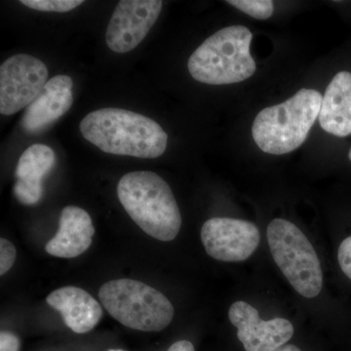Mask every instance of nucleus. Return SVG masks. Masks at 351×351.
Here are the masks:
<instances>
[{
	"label": "nucleus",
	"instance_id": "14",
	"mask_svg": "<svg viewBox=\"0 0 351 351\" xmlns=\"http://www.w3.org/2000/svg\"><path fill=\"white\" fill-rule=\"evenodd\" d=\"M46 302L62 314L64 324L76 334H85L103 317L101 304L82 288L68 286L53 291Z\"/></svg>",
	"mask_w": 351,
	"mask_h": 351
},
{
	"label": "nucleus",
	"instance_id": "6",
	"mask_svg": "<svg viewBox=\"0 0 351 351\" xmlns=\"http://www.w3.org/2000/svg\"><path fill=\"white\" fill-rule=\"evenodd\" d=\"M267 241L274 262L302 297H317L322 290L319 258L309 240L294 223L274 219L267 226Z\"/></svg>",
	"mask_w": 351,
	"mask_h": 351
},
{
	"label": "nucleus",
	"instance_id": "17",
	"mask_svg": "<svg viewBox=\"0 0 351 351\" xmlns=\"http://www.w3.org/2000/svg\"><path fill=\"white\" fill-rule=\"evenodd\" d=\"M21 3L34 10L64 13L82 5V0H22Z\"/></svg>",
	"mask_w": 351,
	"mask_h": 351
},
{
	"label": "nucleus",
	"instance_id": "1",
	"mask_svg": "<svg viewBox=\"0 0 351 351\" xmlns=\"http://www.w3.org/2000/svg\"><path fill=\"white\" fill-rule=\"evenodd\" d=\"M80 129L88 142L106 154L157 158L167 149L168 136L162 127L141 113L122 108L88 113Z\"/></svg>",
	"mask_w": 351,
	"mask_h": 351
},
{
	"label": "nucleus",
	"instance_id": "8",
	"mask_svg": "<svg viewBox=\"0 0 351 351\" xmlns=\"http://www.w3.org/2000/svg\"><path fill=\"white\" fill-rule=\"evenodd\" d=\"M257 226L244 219L212 218L201 228V241L210 257L221 262H242L260 243Z\"/></svg>",
	"mask_w": 351,
	"mask_h": 351
},
{
	"label": "nucleus",
	"instance_id": "23",
	"mask_svg": "<svg viewBox=\"0 0 351 351\" xmlns=\"http://www.w3.org/2000/svg\"><path fill=\"white\" fill-rule=\"evenodd\" d=\"M348 158H350V160L351 161V149H350V152H348Z\"/></svg>",
	"mask_w": 351,
	"mask_h": 351
},
{
	"label": "nucleus",
	"instance_id": "15",
	"mask_svg": "<svg viewBox=\"0 0 351 351\" xmlns=\"http://www.w3.org/2000/svg\"><path fill=\"white\" fill-rule=\"evenodd\" d=\"M321 128L337 137L351 134V73H337L323 96L319 114Z\"/></svg>",
	"mask_w": 351,
	"mask_h": 351
},
{
	"label": "nucleus",
	"instance_id": "16",
	"mask_svg": "<svg viewBox=\"0 0 351 351\" xmlns=\"http://www.w3.org/2000/svg\"><path fill=\"white\" fill-rule=\"evenodd\" d=\"M228 4L258 20H267L271 17L274 11L271 0H228Z\"/></svg>",
	"mask_w": 351,
	"mask_h": 351
},
{
	"label": "nucleus",
	"instance_id": "9",
	"mask_svg": "<svg viewBox=\"0 0 351 351\" xmlns=\"http://www.w3.org/2000/svg\"><path fill=\"white\" fill-rule=\"evenodd\" d=\"M162 6L160 0L119 1L106 32L108 48L119 54L135 49L156 24Z\"/></svg>",
	"mask_w": 351,
	"mask_h": 351
},
{
	"label": "nucleus",
	"instance_id": "22",
	"mask_svg": "<svg viewBox=\"0 0 351 351\" xmlns=\"http://www.w3.org/2000/svg\"><path fill=\"white\" fill-rule=\"evenodd\" d=\"M274 351H302L299 348H297L295 346L293 345H287L281 346L278 350Z\"/></svg>",
	"mask_w": 351,
	"mask_h": 351
},
{
	"label": "nucleus",
	"instance_id": "12",
	"mask_svg": "<svg viewBox=\"0 0 351 351\" xmlns=\"http://www.w3.org/2000/svg\"><path fill=\"white\" fill-rule=\"evenodd\" d=\"M56 161L55 152L46 145L36 144L27 147L16 167L17 182L13 186V193L24 205H34L43 196V181Z\"/></svg>",
	"mask_w": 351,
	"mask_h": 351
},
{
	"label": "nucleus",
	"instance_id": "11",
	"mask_svg": "<svg viewBox=\"0 0 351 351\" xmlns=\"http://www.w3.org/2000/svg\"><path fill=\"white\" fill-rule=\"evenodd\" d=\"M71 77L58 75L46 83L43 91L25 108L21 120L23 131L36 135L47 130L69 112L73 104Z\"/></svg>",
	"mask_w": 351,
	"mask_h": 351
},
{
	"label": "nucleus",
	"instance_id": "7",
	"mask_svg": "<svg viewBox=\"0 0 351 351\" xmlns=\"http://www.w3.org/2000/svg\"><path fill=\"white\" fill-rule=\"evenodd\" d=\"M48 69L38 58L17 54L0 66V112L12 115L27 108L47 83Z\"/></svg>",
	"mask_w": 351,
	"mask_h": 351
},
{
	"label": "nucleus",
	"instance_id": "3",
	"mask_svg": "<svg viewBox=\"0 0 351 351\" xmlns=\"http://www.w3.org/2000/svg\"><path fill=\"white\" fill-rule=\"evenodd\" d=\"M323 96L301 89L289 100L265 108L254 120L252 135L265 154L281 156L301 147L319 117Z\"/></svg>",
	"mask_w": 351,
	"mask_h": 351
},
{
	"label": "nucleus",
	"instance_id": "21",
	"mask_svg": "<svg viewBox=\"0 0 351 351\" xmlns=\"http://www.w3.org/2000/svg\"><path fill=\"white\" fill-rule=\"evenodd\" d=\"M167 351H195V346L189 341H179L173 343Z\"/></svg>",
	"mask_w": 351,
	"mask_h": 351
},
{
	"label": "nucleus",
	"instance_id": "5",
	"mask_svg": "<svg viewBox=\"0 0 351 351\" xmlns=\"http://www.w3.org/2000/svg\"><path fill=\"white\" fill-rule=\"evenodd\" d=\"M99 298L114 319L138 331H162L174 317V306L162 293L133 279L104 284Z\"/></svg>",
	"mask_w": 351,
	"mask_h": 351
},
{
	"label": "nucleus",
	"instance_id": "19",
	"mask_svg": "<svg viewBox=\"0 0 351 351\" xmlns=\"http://www.w3.org/2000/svg\"><path fill=\"white\" fill-rule=\"evenodd\" d=\"M339 267L351 280V237L341 242L338 252Z\"/></svg>",
	"mask_w": 351,
	"mask_h": 351
},
{
	"label": "nucleus",
	"instance_id": "13",
	"mask_svg": "<svg viewBox=\"0 0 351 351\" xmlns=\"http://www.w3.org/2000/svg\"><path fill=\"white\" fill-rule=\"evenodd\" d=\"M94 234L93 221L85 210L64 207L60 216L59 230L45 245V251L58 258L78 257L91 246Z\"/></svg>",
	"mask_w": 351,
	"mask_h": 351
},
{
	"label": "nucleus",
	"instance_id": "18",
	"mask_svg": "<svg viewBox=\"0 0 351 351\" xmlns=\"http://www.w3.org/2000/svg\"><path fill=\"white\" fill-rule=\"evenodd\" d=\"M16 248L7 239H0V274L4 276L13 267L16 260Z\"/></svg>",
	"mask_w": 351,
	"mask_h": 351
},
{
	"label": "nucleus",
	"instance_id": "20",
	"mask_svg": "<svg viewBox=\"0 0 351 351\" xmlns=\"http://www.w3.org/2000/svg\"><path fill=\"white\" fill-rule=\"evenodd\" d=\"M20 339L13 332L3 331L0 334V351H19Z\"/></svg>",
	"mask_w": 351,
	"mask_h": 351
},
{
	"label": "nucleus",
	"instance_id": "10",
	"mask_svg": "<svg viewBox=\"0 0 351 351\" xmlns=\"http://www.w3.org/2000/svg\"><path fill=\"white\" fill-rule=\"evenodd\" d=\"M230 322L237 328V337L246 351H274L285 346L294 335L292 323L284 318L261 319L258 311L246 302L232 304Z\"/></svg>",
	"mask_w": 351,
	"mask_h": 351
},
{
	"label": "nucleus",
	"instance_id": "2",
	"mask_svg": "<svg viewBox=\"0 0 351 351\" xmlns=\"http://www.w3.org/2000/svg\"><path fill=\"white\" fill-rule=\"evenodd\" d=\"M117 195L138 228L160 241H172L181 230L182 216L172 189L160 176L136 171L120 179Z\"/></svg>",
	"mask_w": 351,
	"mask_h": 351
},
{
	"label": "nucleus",
	"instance_id": "4",
	"mask_svg": "<svg viewBox=\"0 0 351 351\" xmlns=\"http://www.w3.org/2000/svg\"><path fill=\"white\" fill-rule=\"evenodd\" d=\"M253 34L244 25L219 29L208 38L189 58L188 68L195 80L225 85L248 80L256 71L250 54Z\"/></svg>",
	"mask_w": 351,
	"mask_h": 351
},
{
	"label": "nucleus",
	"instance_id": "24",
	"mask_svg": "<svg viewBox=\"0 0 351 351\" xmlns=\"http://www.w3.org/2000/svg\"><path fill=\"white\" fill-rule=\"evenodd\" d=\"M108 351H123V350H108Z\"/></svg>",
	"mask_w": 351,
	"mask_h": 351
}]
</instances>
